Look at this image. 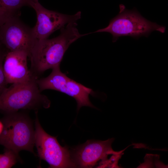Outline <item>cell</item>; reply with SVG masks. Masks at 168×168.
Wrapping results in <instances>:
<instances>
[{
	"mask_svg": "<svg viewBox=\"0 0 168 168\" xmlns=\"http://www.w3.org/2000/svg\"><path fill=\"white\" fill-rule=\"evenodd\" d=\"M37 40L32 28L24 24L17 16L10 17L0 26V42L8 51H25L29 57Z\"/></svg>",
	"mask_w": 168,
	"mask_h": 168,
	"instance_id": "52a82bcc",
	"label": "cell"
},
{
	"mask_svg": "<svg viewBox=\"0 0 168 168\" xmlns=\"http://www.w3.org/2000/svg\"><path fill=\"white\" fill-rule=\"evenodd\" d=\"M36 80L13 83L7 87L0 96V110L8 113L20 110L36 111L41 108H49L50 101L41 93Z\"/></svg>",
	"mask_w": 168,
	"mask_h": 168,
	"instance_id": "3957f363",
	"label": "cell"
},
{
	"mask_svg": "<svg viewBox=\"0 0 168 168\" xmlns=\"http://www.w3.org/2000/svg\"><path fill=\"white\" fill-rule=\"evenodd\" d=\"M7 53L4 51L0 54V96L7 87V84L3 69V62Z\"/></svg>",
	"mask_w": 168,
	"mask_h": 168,
	"instance_id": "4fadbf2b",
	"label": "cell"
},
{
	"mask_svg": "<svg viewBox=\"0 0 168 168\" xmlns=\"http://www.w3.org/2000/svg\"><path fill=\"white\" fill-rule=\"evenodd\" d=\"M36 82L41 91L53 90L73 98L77 102V110L84 106L95 108L89 98L90 95L94 94L92 90L68 77L62 72L60 67L53 69L49 76L38 79Z\"/></svg>",
	"mask_w": 168,
	"mask_h": 168,
	"instance_id": "8992f818",
	"label": "cell"
},
{
	"mask_svg": "<svg viewBox=\"0 0 168 168\" xmlns=\"http://www.w3.org/2000/svg\"><path fill=\"white\" fill-rule=\"evenodd\" d=\"M31 7L36 15L37 22L32 29L37 40L47 39L54 31L81 18V12L73 15L63 14L48 10L38 2L33 3Z\"/></svg>",
	"mask_w": 168,
	"mask_h": 168,
	"instance_id": "9c48e42d",
	"label": "cell"
},
{
	"mask_svg": "<svg viewBox=\"0 0 168 168\" xmlns=\"http://www.w3.org/2000/svg\"><path fill=\"white\" fill-rule=\"evenodd\" d=\"M7 114L2 121L4 128L0 144L18 155L22 150L35 154V130L30 118L18 111Z\"/></svg>",
	"mask_w": 168,
	"mask_h": 168,
	"instance_id": "277c9868",
	"label": "cell"
},
{
	"mask_svg": "<svg viewBox=\"0 0 168 168\" xmlns=\"http://www.w3.org/2000/svg\"><path fill=\"white\" fill-rule=\"evenodd\" d=\"M77 22L69 23L60 29L58 36L51 39L37 40L30 53V70L38 79L46 70L59 67L69 46L78 39L88 34H80Z\"/></svg>",
	"mask_w": 168,
	"mask_h": 168,
	"instance_id": "6da1fadb",
	"label": "cell"
},
{
	"mask_svg": "<svg viewBox=\"0 0 168 168\" xmlns=\"http://www.w3.org/2000/svg\"><path fill=\"white\" fill-rule=\"evenodd\" d=\"M114 140V138L105 141L88 140L70 150L72 161L76 167L91 168L100 161L102 162L107 160L109 155L120 153L113 150L111 145Z\"/></svg>",
	"mask_w": 168,
	"mask_h": 168,
	"instance_id": "ba28073f",
	"label": "cell"
},
{
	"mask_svg": "<svg viewBox=\"0 0 168 168\" xmlns=\"http://www.w3.org/2000/svg\"><path fill=\"white\" fill-rule=\"evenodd\" d=\"M28 54L23 51H8L3 69L7 84L26 82L37 80L27 65Z\"/></svg>",
	"mask_w": 168,
	"mask_h": 168,
	"instance_id": "30bf717a",
	"label": "cell"
},
{
	"mask_svg": "<svg viewBox=\"0 0 168 168\" xmlns=\"http://www.w3.org/2000/svg\"><path fill=\"white\" fill-rule=\"evenodd\" d=\"M119 14L110 20L106 27L90 33L106 32L111 34L112 42H115L121 36H129L138 39L144 36L147 37L153 31L162 33L166 27L148 20L141 15L136 8L126 9L123 4L119 5Z\"/></svg>",
	"mask_w": 168,
	"mask_h": 168,
	"instance_id": "7a4b0ae2",
	"label": "cell"
},
{
	"mask_svg": "<svg viewBox=\"0 0 168 168\" xmlns=\"http://www.w3.org/2000/svg\"><path fill=\"white\" fill-rule=\"evenodd\" d=\"M37 112H35V145L40 159L47 162L50 168L76 167L70 150L61 146L56 137L51 136L44 130L39 122Z\"/></svg>",
	"mask_w": 168,
	"mask_h": 168,
	"instance_id": "5b68a950",
	"label": "cell"
},
{
	"mask_svg": "<svg viewBox=\"0 0 168 168\" xmlns=\"http://www.w3.org/2000/svg\"><path fill=\"white\" fill-rule=\"evenodd\" d=\"M19 159L18 154L10 149L6 148L4 153L0 154V168H11Z\"/></svg>",
	"mask_w": 168,
	"mask_h": 168,
	"instance_id": "7c38bea8",
	"label": "cell"
},
{
	"mask_svg": "<svg viewBox=\"0 0 168 168\" xmlns=\"http://www.w3.org/2000/svg\"><path fill=\"white\" fill-rule=\"evenodd\" d=\"M4 128V124L2 121L0 120V136L1 135Z\"/></svg>",
	"mask_w": 168,
	"mask_h": 168,
	"instance_id": "9a60e30c",
	"label": "cell"
},
{
	"mask_svg": "<svg viewBox=\"0 0 168 168\" xmlns=\"http://www.w3.org/2000/svg\"><path fill=\"white\" fill-rule=\"evenodd\" d=\"M12 16H11L4 10L0 2V26Z\"/></svg>",
	"mask_w": 168,
	"mask_h": 168,
	"instance_id": "5bb4252c",
	"label": "cell"
},
{
	"mask_svg": "<svg viewBox=\"0 0 168 168\" xmlns=\"http://www.w3.org/2000/svg\"><path fill=\"white\" fill-rule=\"evenodd\" d=\"M2 46L3 45H2V44H1V43L0 42V54L4 51L3 49H2Z\"/></svg>",
	"mask_w": 168,
	"mask_h": 168,
	"instance_id": "2e32d148",
	"label": "cell"
},
{
	"mask_svg": "<svg viewBox=\"0 0 168 168\" xmlns=\"http://www.w3.org/2000/svg\"><path fill=\"white\" fill-rule=\"evenodd\" d=\"M4 10L12 16H17L19 10L23 6H31L30 0H0Z\"/></svg>",
	"mask_w": 168,
	"mask_h": 168,
	"instance_id": "8fae6325",
	"label": "cell"
},
{
	"mask_svg": "<svg viewBox=\"0 0 168 168\" xmlns=\"http://www.w3.org/2000/svg\"><path fill=\"white\" fill-rule=\"evenodd\" d=\"M33 3L36 2H38V0H30Z\"/></svg>",
	"mask_w": 168,
	"mask_h": 168,
	"instance_id": "e0dca14e",
	"label": "cell"
}]
</instances>
